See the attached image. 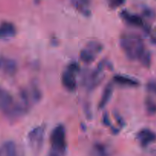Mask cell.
Instances as JSON below:
<instances>
[{"instance_id":"obj_1","label":"cell","mask_w":156,"mask_h":156,"mask_svg":"<svg viewBox=\"0 0 156 156\" xmlns=\"http://www.w3.org/2000/svg\"><path fill=\"white\" fill-rule=\"evenodd\" d=\"M119 44L126 57L132 61L140 62L148 52L145 48L143 40L136 34H122L119 39Z\"/></svg>"},{"instance_id":"obj_2","label":"cell","mask_w":156,"mask_h":156,"mask_svg":"<svg viewBox=\"0 0 156 156\" xmlns=\"http://www.w3.org/2000/svg\"><path fill=\"white\" fill-rule=\"evenodd\" d=\"M0 111L9 120H15L28 112L21 103L15 101L12 94L1 86Z\"/></svg>"},{"instance_id":"obj_3","label":"cell","mask_w":156,"mask_h":156,"mask_svg":"<svg viewBox=\"0 0 156 156\" xmlns=\"http://www.w3.org/2000/svg\"><path fill=\"white\" fill-rule=\"evenodd\" d=\"M50 152L65 156L67 152V135L66 128L63 124H58L51 131L50 136Z\"/></svg>"},{"instance_id":"obj_4","label":"cell","mask_w":156,"mask_h":156,"mask_svg":"<svg viewBox=\"0 0 156 156\" xmlns=\"http://www.w3.org/2000/svg\"><path fill=\"white\" fill-rule=\"evenodd\" d=\"M46 126L41 124L33 128L28 133V142L32 152L35 154L39 153L42 149L45 136Z\"/></svg>"},{"instance_id":"obj_5","label":"cell","mask_w":156,"mask_h":156,"mask_svg":"<svg viewBox=\"0 0 156 156\" xmlns=\"http://www.w3.org/2000/svg\"><path fill=\"white\" fill-rule=\"evenodd\" d=\"M79 65L76 62H72L63 73L61 76L62 85L67 91H74L76 88V74L79 72Z\"/></svg>"},{"instance_id":"obj_6","label":"cell","mask_w":156,"mask_h":156,"mask_svg":"<svg viewBox=\"0 0 156 156\" xmlns=\"http://www.w3.org/2000/svg\"><path fill=\"white\" fill-rule=\"evenodd\" d=\"M102 50V46L96 41H90L80 53L81 60L85 63L90 64L94 62L96 55Z\"/></svg>"},{"instance_id":"obj_7","label":"cell","mask_w":156,"mask_h":156,"mask_svg":"<svg viewBox=\"0 0 156 156\" xmlns=\"http://www.w3.org/2000/svg\"><path fill=\"white\" fill-rule=\"evenodd\" d=\"M104 67H105L104 62H100L96 69L92 71L90 74L84 78V84L88 91H93L100 84L102 79V74Z\"/></svg>"},{"instance_id":"obj_8","label":"cell","mask_w":156,"mask_h":156,"mask_svg":"<svg viewBox=\"0 0 156 156\" xmlns=\"http://www.w3.org/2000/svg\"><path fill=\"white\" fill-rule=\"evenodd\" d=\"M18 71V64L16 61L11 58L0 57V72L9 76H13Z\"/></svg>"},{"instance_id":"obj_9","label":"cell","mask_w":156,"mask_h":156,"mask_svg":"<svg viewBox=\"0 0 156 156\" xmlns=\"http://www.w3.org/2000/svg\"><path fill=\"white\" fill-rule=\"evenodd\" d=\"M136 138L142 147H147L156 141V134L151 129L145 128L138 133Z\"/></svg>"},{"instance_id":"obj_10","label":"cell","mask_w":156,"mask_h":156,"mask_svg":"<svg viewBox=\"0 0 156 156\" xmlns=\"http://www.w3.org/2000/svg\"><path fill=\"white\" fill-rule=\"evenodd\" d=\"M17 29L14 24L3 21L0 24V40H9L16 35Z\"/></svg>"},{"instance_id":"obj_11","label":"cell","mask_w":156,"mask_h":156,"mask_svg":"<svg viewBox=\"0 0 156 156\" xmlns=\"http://www.w3.org/2000/svg\"><path fill=\"white\" fill-rule=\"evenodd\" d=\"M113 82L120 86L128 88H136L139 85V82L136 79L122 75H116L113 76Z\"/></svg>"},{"instance_id":"obj_12","label":"cell","mask_w":156,"mask_h":156,"mask_svg":"<svg viewBox=\"0 0 156 156\" xmlns=\"http://www.w3.org/2000/svg\"><path fill=\"white\" fill-rule=\"evenodd\" d=\"M121 15H122V18L130 25L135 26V27H142V26H144L143 20L139 15H133V14L129 13L126 11H123L121 13Z\"/></svg>"},{"instance_id":"obj_13","label":"cell","mask_w":156,"mask_h":156,"mask_svg":"<svg viewBox=\"0 0 156 156\" xmlns=\"http://www.w3.org/2000/svg\"><path fill=\"white\" fill-rule=\"evenodd\" d=\"M113 92V85L112 82H110L106 85V86L104 88L103 92H102V97L99 102V109L101 110L105 108L109 103L110 100L111 99L112 95Z\"/></svg>"},{"instance_id":"obj_14","label":"cell","mask_w":156,"mask_h":156,"mask_svg":"<svg viewBox=\"0 0 156 156\" xmlns=\"http://www.w3.org/2000/svg\"><path fill=\"white\" fill-rule=\"evenodd\" d=\"M92 156H110V150L108 146L102 143H96L91 149Z\"/></svg>"},{"instance_id":"obj_15","label":"cell","mask_w":156,"mask_h":156,"mask_svg":"<svg viewBox=\"0 0 156 156\" xmlns=\"http://www.w3.org/2000/svg\"><path fill=\"white\" fill-rule=\"evenodd\" d=\"M72 2L75 8L84 15L88 16L90 15V0H72Z\"/></svg>"},{"instance_id":"obj_16","label":"cell","mask_w":156,"mask_h":156,"mask_svg":"<svg viewBox=\"0 0 156 156\" xmlns=\"http://www.w3.org/2000/svg\"><path fill=\"white\" fill-rule=\"evenodd\" d=\"M31 92V97H32V99L33 100L34 102H39L41 99V91L40 90V88H38L37 85H32V88L30 89Z\"/></svg>"},{"instance_id":"obj_17","label":"cell","mask_w":156,"mask_h":156,"mask_svg":"<svg viewBox=\"0 0 156 156\" xmlns=\"http://www.w3.org/2000/svg\"><path fill=\"white\" fill-rule=\"evenodd\" d=\"M145 108L148 114L154 115L156 114V103L151 98H147L145 100Z\"/></svg>"},{"instance_id":"obj_18","label":"cell","mask_w":156,"mask_h":156,"mask_svg":"<svg viewBox=\"0 0 156 156\" xmlns=\"http://www.w3.org/2000/svg\"><path fill=\"white\" fill-rule=\"evenodd\" d=\"M147 90H148L149 92L153 93V94H156V82L154 81H151V82H148L146 85Z\"/></svg>"},{"instance_id":"obj_19","label":"cell","mask_w":156,"mask_h":156,"mask_svg":"<svg viewBox=\"0 0 156 156\" xmlns=\"http://www.w3.org/2000/svg\"><path fill=\"white\" fill-rule=\"evenodd\" d=\"M125 1V0H110V5L112 8L116 9V8L122 5Z\"/></svg>"},{"instance_id":"obj_20","label":"cell","mask_w":156,"mask_h":156,"mask_svg":"<svg viewBox=\"0 0 156 156\" xmlns=\"http://www.w3.org/2000/svg\"><path fill=\"white\" fill-rule=\"evenodd\" d=\"M84 111H85L86 115H87V118H88V119H91V117H92L91 111H90V106H89L88 105H86V106H85V109H84Z\"/></svg>"},{"instance_id":"obj_21","label":"cell","mask_w":156,"mask_h":156,"mask_svg":"<svg viewBox=\"0 0 156 156\" xmlns=\"http://www.w3.org/2000/svg\"><path fill=\"white\" fill-rule=\"evenodd\" d=\"M102 120H103V123L106 125V126H110V120H109V117H108V116H107L106 114L104 115Z\"/></svg>"}]
</instances>
